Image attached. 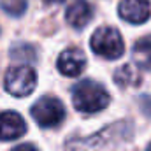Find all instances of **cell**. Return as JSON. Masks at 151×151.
<instances>
[{
  "instance_id": "2e32d148",
  "label": "cell",
  "mask_w": 151,
  "mask_h": 151,
  "mask_svg": "<svg viewBox=\"0 0 151 151\" xmlns=\"http://www.w3.org/2000/svg\"><path fill=\"white\" fill-rule=\"evenodd\" d=\"M146 151H151V144H150V146H148V150H146Z\"/></svg>"
},
{
  "instance_id": "3957f363",
  "label": "cell",
  "mask_w": 151,
  "mask_h": 151,
  "mask_svg": "<svg viewBox=\"0 0 151 151\" xmlns=\"http://www.w3.org/2000/svg\"><path fill=\"white\" fill-rule=\"evenodd\" d=\"M90 46L95 55H99L106 60H116L125 51L121 34L113 27H102V28L95 30V34L91 35V40H90Z\"/></svg>"
},
{
  "instance_id": "ba28073f",
  "label": "cell",
  "mask_w": 151,
  "mask_h": 151,
  "mask_svg": "<svg viewBox=\"0 0 151 151\" xmlns=\"http://www.w3.org/2000/svg\"><path fill=\"white\" fill-rule=\"evenodd\" d=\"M27 125L21 114L14 111H4L0 113V141H14L25 135Z\"/></svg>"
},
{
  "instance_id": "9a60e30c",
  "label": "cell",
  "mask_w": 151,
  "mask_h": 151,
  "mask_svg": "<svg viewBox=\"0 0 151 151\" xmlns=\"http://www.w3.org/2000/svg\"><path fill=\"white\" fill-rule=\"evenodd\" d=\"M11 151H39V150L35 146H32V144H19V146L12 148Z\"/></svg>"
},
{
  "instance_id": "277c9868",
  "label": "cell",
  "mask_w": 151,
  "mask_h": 151,
  "mask_svg": "<svg viewBox=\"0 0 151 151\" xmlns=\"http://www.w3.org/2000/svg\"><path fill=\"white\" fill-rule=\"evenodd\" d=\"M32 118L42 128H53L60 125L65 118L63 104L55 97H42L32 106Z\"/></svg>"
},
{
  "instance_id": "30bf717a",
  "label": "cell",
  "mask_w": 151,
  "mask_h": 151,
  "mask_svg": "<svg viewBox=\"0 0 151 151\" xmlns=\"http://www.w3.org/2000/svg\"><path fill=\"white\" fill-rule=\"evenodd\" d=\"M114 81L121 88H130V86H139L142 83V76L132 63H127L114 72Z\"/></svg>"
},
{
  "instance_id": "7a4b0ae2",
  "label": "cell",
  "mask_w": 151,
  "mask_h": 151,
  "mask_svg": "<svg viewBox=\"0 0 151 151\" xmlns=\"http://www.w3.org/2000/svg\"><path fill=\"white\" fill-rule=\"evenodd\" d=\"M109 100L107 90L90 79L77 83L72 90V104L81 113H99L109 106Z\"/></svg>"
},
{
  "instance_id": "8992f818",
  "label": "cell",
  "mask_w": 151,
  "mask_h": 151,
  "mask_svg": "<svg viewBox=\"0 0 151 151\" xmlns=\"http://www.w3.org/2000/svg\"><path fill=\"white\" fill-rule=\"evenodd\" d=\"M118 12H119L121 19H125L127 23L141 25V23L148 21L151 14L150 0H121Z\"/></svg>"
},
{
  "instance_id": "9c48e42d",
  "label": "cell",
  "mask_w": 151,
  "mask_h": 151,
  "mask_svg": "<svg viewBox=\"0 0 151 151\" xmlns=\"http://www.w3.org/2000/svg\"><path fill=\"white\" fill-rule=\"evenodd\" d=\"M91 16H93V9L86 0H74L67 7V12H65L67 23L77 30L84 28L88 25V21L91 19Z\"/></svg>"
},
{
  "instance_id": "52a82bcc",
  "label": "cell",
  "mask_w": 151,
  "mask_h": 151,
  "mask_svg": "<svg viewBox=\"0 0 151 151\" xmlns=\"http://www.w3.org/2000/svg\"><path fill=\"white\" fill-rule=\"evenodd\" d=\"M56 67L60 70V74L67 76V77H76L79 76L84 67H86V56L81 49L77 47H69L65 51H62V55L56 60Z\"/></svg>"
},
{
  "instance_id": "5b68a950",
  "label": "cell",
  "mask_w": 151,
  "mask_h": 151,
  "mask_svg": "<svg viewBox=\"0 0 151 151\" xmlns=\"http://www.w3.org/2000/svg\"><path fill=\"white\" fill-rule=\"evenodd\" d=\"M37 72L28 65L12 67L5 74V90L14 97H27L35 90Z\"/></svg>"
},
{
  "instance_id": "5bb4252c",
  "label": "cell",
  "mask_w": 151,
  "mask_h": 151,
  "mask_svg": "<svg viewBox=\"0 0 151 151\" xmlns=\"http://www.w3.org/2000/svg\"><path fill=\"white\" fill-rule=\"evenodd\" d=\"M141 107H142L144 114L151 116V97H142L141 99Z\"/></svg>"
},
{
  "instance_id": "4fadbf2b",
  "label": "cell",
  "mask_w": 151,
  "mask_h": 151,
  "mask_svg": "<svg viewBox=\"0 0 151 151\" xmlns=\"http://www.w3.org/2000/svg\"><path fill=\"white\" fill-rule=\"evenodd\" d=\"M27 5H28L27 0H0V7L9 16H14V18L21 16L27 11Z\"/></svg>"
},
{
  "instance_id": "7c38bea8",
  "label": "cell",
  "mask_w": 151,
  "mask_h": 151,
  "mask_svg": "<svg viewBox=\"0 0 151 151\" xmlns=\"http://www.w3.org/2000/svg\"><path fill=\"white\" fill-rule=\"evenodd\" d=\"M11 58L12 60H19V62H25V63H30V62H35L37 60V51L34 46L30 44H14L11 47Z\"/></svg>"
},
{
  "instance_id": "8fae6325",
  "label": "cell",
  "mask_w": 151,
  "mask_h": 151,
  "mask_svg": "<svg viewBox=\"0 0 151 151\" xmlns=\"http://www.w3.org/2000/svg\"><path fill=\"white\" fill-rule=\"evenodd\" d=\"M134 60L135 63L144 69V70H151V35L139 39L135 44H134Z\"/></svg>"
},
{
  "instance_id": "6da1fadb",
  "label": "cell",
  "mask_w": 151,
  "mask_h": 151,
  "mask_svg": "<svg viewBox=\"0 0 151 151\" xmlns=\"http://www.w3.org/2000/svg\"><path fill=\"white\" fill-rule=\"evenodd\" d=\"M132 135H134V125L123 119L99 130L90 137H74L65 144V148L67 151H106L118 146L119 142L130 141Z\"/></svg>"
}]
</instances>
